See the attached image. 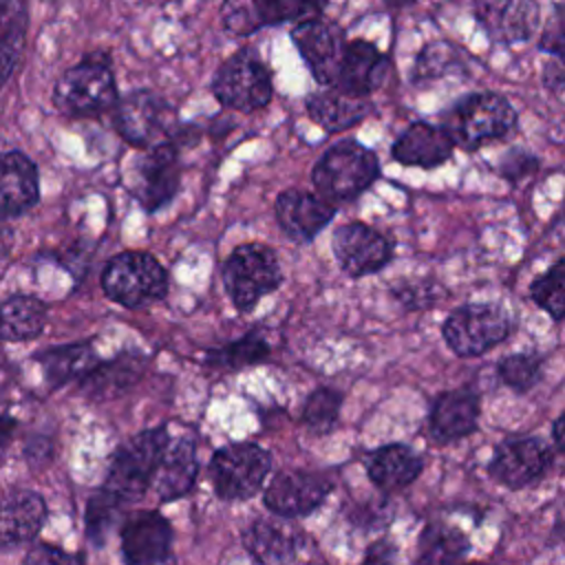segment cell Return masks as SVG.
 <instances>
[{"label":"cell","instance_id":"obj_1","mask_svg":"<svg viewBox=\"0 0 565 565\" xmlns=\"http://www.w3.org/2000/svg\"><path fill=\"white\" fill-rule=\"evenodd\" d=\"M441 128L461 150H477L516 128L514 106L499 93H470L441 115Z\"/></svg>","mask_w":565,"mask_h":565},{"label":"cell","instance_id":"obj_2","mask_svg":"<svg viewBox=\"0 0 565 565\" xmlns=\"http://www.w3.org/2000/svg\"><path fill=\"white\" fill-rule=\"evenodd\" d=\"M380 177V161L373 150L355 139H344L327 148L313 163L311 183L324 199L353 201Z\"/></svg>","mask_w":565,"mask_h":565},{"label":"cell","instance_id":"obj_3","mask_svg":"<svg viewBox=\"0 0 565 565\" xmlns=\"http://www.w3.org/2000/svg\"><path fill=\"white\" fill-rule=\"evenodd\" d=\"M55 106L68 117H97L115 106L117 86L104 55H86L64 71L53 88Z\"/></svg>","mask_w":565,"mask_h":565},{"label":"cell","instance_id":"obj_4","mask_svg":"<svg viewBox=\"0 0 565 565\" xmlns=\"http://www.w3.org/2000/svg\"><path fill=\"white\" fill-rule=\"evenodd\" d=\"M168 435L170 430L161 426L148 428L128 439L113 457L104 490L124 505L141 499L152 483Z\"/></svg>","mask_w":565,"mask_h":565},{"label":"cell","instance_id":"obj_5","mask_svg":"<svg viewBox=\"0 0 565 565\" xmlns=\"http://www.w3.org/2000/svg\"><path fill=\"white\" fill-rule=\"evenodd\" d=\"M102 287L117 305L139 309L166 296L168 274L148 252H121L106 263Z\"/></svg>","mask_w":565,"mask_h":565},{"label":"cell","instance_id":"obj_6","mask_svg":"<svg viewBox=\"0 0 565 565\" xmlns=\"http://www.w3.org/2000/svg\"><path fill=\"white\" fill-rule=\"evenodd\" d=\"M223 282L234 307L249 311L282 282L278 256L263 243L238 245L223 265Z\"/></svg>","mask_w":565,"mask_h":565},{"label":"cell","instance_id":"obj_7","mask_svg":"<svg viewBox=\"0 0 565 565\" xmlns=\"http://www.w3.org/2000/svg\"><path fill=\"white\" fill-rule=\"evenodd\" d=\"M512 331V320L503 307L492 302H468L450 311L441 333L459 358H477L501 344Z\"/></svg>","mask_w":565,"mask_h":565},{"label":"cell","instance_id":"obj_8","mask_svg":"<svg viewBox=\"0 0 565 565\" xmlns=\"http://www.w3.org/2000/svg\"><path fill=\"white\" fill-rule=\"evenodd\" d=\"M271 470V455L254 441H236L218 448L210 461L214 492L225 501L252 499Z\"/></svg>","mask_w":565,"mask_h":565},{"label":"cell","instance_id":"obj_9","mask_svg":"<svg viewBox=\"0 0 565 565\" xmlns=\"http://www.w3.org/2000/svg\"><path fill=\"white\" fill-rule=\"evenodd\" d=\"M212 93L227 108L254 113L269 104L271 77L254 51L241 49L218 66L212 79Z\"/></svg>","mask_w":565,"mask_h":565},{"label":"cell","instance_id":"obj_10","mask_svg":"<svg viewBox=\"0 0 565 565\" xmlns=\"http://www.w3.org/2000/svg\"><path fill=\"white\" fill-rule=\"evenodd\" d=\"M119 135L141 148L166 143L174 128V110L152 90H135L126 95L115 115Z\"/></svg>","mask_w":565,"mask_h":565},{"label":"cell","instance_id":"obj_11","mask_svg":"<svg viewBox=\"0 0 565 565\" xmlns=\"http://www.w3.org/2000/svg\"><path fill=\"white\" fill-rule=\"evenodd\" d=\"M331 247L340 269L351 278L375 274L393 258V243L362 221L340 225L331 236Z\"/></svg>","mask_w":565,"mask_h":565},{"label":"cell","instance_id":"obj_12","mask_svg":"<svg viewBox=\"0 0 565 565\" xmlns=\"http://www.w3.org/2000/svg\"><path fill=\"white\" fill-rule=\"evenodd\" d=\"M552 466V450L536 437H508L503 439L490 461L488 475L499 486L521 490L539 481Z\"/></svg>","mask_w":565,"mask_h":565},{"label":"cell","instance_id":"obj_13","mask_svg":"<svg viewBox=\"0 0 565 565\" xmlns=\"http://www.w3.org/2000/svg\"><path fill=\"white\" fill-rule=\"evenodd\" d=\"M291 40L307 62L313 79L320 86H335L347 49L342 29L320 18H311L294 26Z\"/></svg>","mask_w":565,"mask_h":565},{"label":"cell","instance_id":"obj_14","mask_svg":"<svg viewBox=\"0 0 565 565\" xmlns=\"http://www.w3.org/2000/svg\"><path fill=\"white\" fill-rule=\"evenodd\" d=\"M331 481L311 470H285L278 472L263 494V503L269 512L296 519L318 510L331 492Z\"/></svg>","mask_w":565,"mask_h":565},{"label":"cell","instance_id":"obj_15","mask_svg":"<svg viewBox=\"0 0 565 565\" xmlns=\"http://www.w3.org/2000/svg\"><path fill=\"white\" fill-rule=\"evenodd\" d=\"M276 221L296 243L313 241L335 216V203L300 188L282 190L276 199Z\"/></svg>","mask_w":565,"mask_h":565},{"label":"cell","instance_id":"obj_16","mask_svg":"<svg viewBox=\"0 0 565 565\" xmlns=\"http://www.w3.org/2000/svg\"><path fill=\"white\" fill-rule=\"evenodd\" d=\"M481 413L479 393L470 386L439 393L428 411V433L437 444L463 439L477 430Z\"/></svg>","mask_w":565,"mask_h":565},{"label":"cell","instance_id":"obj_17","mask_svg":"<svg viewBox=\"0 0 565 565\" xmlns=\"http://www.w3.org/2000/svg\"><path fill=\"white\" fill-rule=\"evenodd\" d=\"M472 11L490 38L505 44L530 40L541 22L536 0H472Z\"/></svg>","mask_w":565,"mask_h":565},{"label":"cell","instance_id":"obj_18","mask_svg":"<svg viewBox=\"0 0 565 565\" xmlns=\"http://www.w3.org/2000/svg\"><path fill=\"white\" fill-rule=\"evenodd\" d=\"M121 552L132 565L163 563L172 556V527L159 512H141L121 527Z\"/></svg>","mask_w":565,"mask_h":565},{"label":"cell","instance_id":"obj_19","mask_svg":"<svg viewBox=\"0 0 565 565\" xmlns=\"http://www.w3.org/2000/svg\"><path fill=\"white\" fill-rule=\"evenodd\" d=\"M179 188V154L177 148L166 141L152 146L137 170V199L148 212L163 207Z\"/></svg>","mask_w":565,"mask_h":565},{"label":"cell","instance_id":"obj_20","mask_svg":"<svg viewBox=\"0 0 565 565\" xmlns=\"http://www.w3.org/2000/svg\"><path fill=\"white\" fill-rule=\"evenodd\" d=\"M196 446L190 435L172 437L168 435V441L163 446L161 459L157 463L154 477L150 488L161 501H172L190 492L196 479Z\"/></svg>","mask_w":565,"mask_h":565},{"label":"cell","instance_id":"obj_21","mask_svg":"<svg viewBox=\"0 0 565 565\" xmlns=\"http://www.w3.org/2000/svg\"><path fill=\"white\" fill-rule=\"evenodd\" d=\"M46 521V505L31 490H11L0 494V550L29 543Z\"/></svg>","mask_w":565,"mask_h":565},{"label":"cell","instance_id":"obj_22","mask_svg":"<svg viewBox=\"0 0 565 565\" xmlns=\"http://www.w3.org/2000/svg\"><path fill=\"white\" fill-rule=\"evenodd\" d=\"M364 468L371 483L382 494H393L422 475L424 459L406 444H386L366 455Z\"/></svg>","mask_w":565,"mask_h":565},{"label":"cell","instance_id":"obj_23","mask_svg":"<svg viewBox=\"0 0 565 565\" xmlns=\"http://www.w3.org/2000/svg\"><path fill=\"white\" fill-rule=\"evenodd\" d=\"M452 150L455 143L441 126L415 121L395 139L391 157L402 166L437 168L450 159Z\"/></svg>","mask_w":565,"mask_h":565},{"label":"cell","instance_id":"obj_24","mask_svg":"<svg viewBox=\"0 0 565 565\" xmlns=\"http://www.w3.org/2000/svg\"><path fill=\"white\" fill-rule=\"evenodd\" d=\"M241 541L245 552L256 563L278 565V563H291L298 558L305 536L278 521L256 519L243 530Z\"/></svg>","mask_w":565,"mask_h":565},{"label":"cell","instance_id":"obj_25","mask_svg":"<svg viewBox=\"0 0 565 565\" xmlns=\"http://www.w3.org/2000/svg\"><path fill=\"white\" fill-rule=\"evenodd\" d=\"M40 183L33 161L13 150L0 154V214L18 216L31 210L38 201Z\"/></svg>","mask_w":565,"mask_h":565},{"label":"cell","instance_id":"obj_26","mask_svg":"<svg viewBox=\"0 0 565 565\" xmlns=\"http://www.w3.org/2000/svg\"><path fill=\"white\" fill-rule=\"evenodd\" d=\"M386 71L388 62L384 53H380L371 42L353 40L344 49L335 86L351 95L366 97L375 88H380V84L386 77Z\"/></svg>","mask_w":565,"mask_h":565},{"label":"cell","instance_id":"obj_27","mask_svg":"<svg viewBox=\"0 0 565 565\" xmlns=\"http://www.w3.org/2000/svg\"><path fill=\"white\" fill-rule=\"evenodd\" d=\"M371 110L366 97L351 95L338 86H324L307 97V115L327 132H340L362 121Z\"/></svg>","mask_w":565,"mask_h":565},{"label":"cell","instance_id":"obj_28","mask_svg":"<svg viewBox=\"0 0 565 565\" xmlns=\"http://www.w3.org/2000/svg\"><path fill=\"white\" fill-rule=\"evenodd\" d=\"M470 539L455 525L444 521H430L419 532L417 541V563H459L470 554Z\"/></svg>","mask_w":565,"mask_h":565},{"label":"cell","instance_id":"obj_29","mask_svg":"<svg viewBox=\"0 0 565 565\" xmlns=\"http://www.w3.org/2000/svg\"><path fill=\"white\" fill-rule=\"evenodd\" d=\"M29 29L26 0H0V86L15 71Z\"/></svg>","mask_w":565,"mask_h":565},{"label":"cell","instance_id":"obj_30","mask_svg":"<svg viewBox=\"0 0 565 565\" xmlns=\"http://www.w3.org/2000/svg\"><path fill=\"white\" fill-rule=\"evenodd\" d=\"M46 324V305L33 296H13L0 305V338L7 342L31 340Z\"/></svg>","mask_w":565,"mask_h":565},{"label":"cell","instance_id":"obj_31","mask_svg":"<svg viewBox=\"0 0 565 565\" xmlns=\"http://www.w3.org/2000/svg\"><path fill=\"white\" fill-rule=\"evenodd\" d=\"M143 362L137 355H119L106 364H95L84 375V388L88 395L99 399H110L124 393L141 375Z\"/></svg>","mask_w":565,"mask_h":565},{"label":"cell","instance_id":"obj_32","mask_svg":"<svg viewBox=\"0 0 565 565\" xmlns=\"http://www.w3.org/2000/svg\"><path fill=\"white\" fill-rule=\"evenodd\" d=\"M38 362L42 364L49 384L62 386L75 377H84L97 364V358L90 344H64L44 351Z\"/></svg>","mask_w":565,"mask_h":565},{"label":"cell","instance_id":"obj_33","mask_svg":"<svg viewBox=\"0 0 565 565\" xmlns=\"http://www.w3.org/2000/svg\"><path fill=\"white\" fill-rule=\"evenodd\" d=\"M269 353H271L269 342L258 331H249L243 338H238V340H234L225 347L207 351L205 362L214 369L241 371L245 366H254V364L265 362L269 358Z\"/></svg>","mask_w":565,"mask_h":565},{"label":"cell","instance_id":"obj_34","mask_svg":"<svg viewBox=\"0 0 565 565\" xmlns=\"http://www.w3.org/2000/svg\"><path fill=\"white\" fill-rule=\"evenodd\" d=\"M344 395L331 386L313 388L302 406L300 419L313 435H327L338 426Z\"/></svg>","mask_w":565,"mask_h":565},{"label":"cell","instance_id":"obj_35","mask_svg":"<svg viewBox=\"0 0 565 565\" xmlns=\"http://www.w3.org/2000/svg\"><path fill=\"white\" fill-rule=\"evenodd\" d=\"M499 380L516 393H527L534 388L543 375V360L539 353L521 351L510 353L497 362Z\"/></svg>","mask_w":565,"mask_h":565},{"label":"cell","instance_id":"obj_36","mask_svg":"<svg viewBox=\"0 0 565 565\" xmlns=\"http://www.w3.org/2000/svg\"><path fill=\"white\" fill-rule=\"evenodd\" d=\"M530 296L554 320H565V258H558L532 282Z\"/></svg>","mask_w":565,"mask_h":565},{"label":"cell","instance_id":"obj_37","mask_svg":"<svg viewBox=\"0 0 565 565\" xmlns=\"http://www.w3.org/2000/svg\"><path fill=\"white\" fill-rule=\"evenodd\" d=\"M263 24H282V22H305L320 18L327 0H256Z\"/></svg>","mask_w":565,"mask_h":565},{"label":"cell","instance_id":"obj_38","mask_svg":"<svg viewBox=\"0 0 565 565\" xmlns=\"http://www.w3.org/2000/svg\"><path fill=\"white\" fill-rule=\"evenodd\" d=\"M457 66H461V60L452 44H446V42L428 44L419 53V57L413 66V84H426L430 79L444 77V75L452 73Z\"/></svg>","mask_w":565,"mask_h":565},{"label":"cell","instance_id":"obj_39","mask_svg":"<svg viewBox=\"0 0 565 565\" xmlns=\"http://www.w3.org/2000/svg\"><path fill=\"white\" fill-rule=\"evenodd\" d=\"M121 505L124 503H119L104 488L88 501V505H86V536L95 545H102L108 539L110 530L115 527V523L119 519V508Z\"/></svg>","mask_w":565,"mask_h":565},{"label":"cell","instance_id":"obj_40","mask_svg":"<svg viewBox=\"0 0 565 565\" xmlns=\"http://www.w3.org/2000/svg\"><path fill=\"white\" fill-rule=\"evenodd\" d=\"M221 20L234 35H249L265 26L256 0H223Z\"/></svg>","mask_w":565,"mask_h":565},{"label":"cell","instance_id":"obj_41","mask_svg":"<svg viewBox=\"0 0 565 565\" xmlns=\"http://www.w3.org/2000/svg\"><path fill=\"white\" fill-rule=\"evenodd\" d=\"M539 49L550 55L565 53V4H561L552 13L547 26L543 29V33L539 38Z\"/></svg>","mask_w":565,"mask_h":565},{"label":"cell","instance_id":"obj_42","mask_svg":"<svg viewBox=\"0 0 565 565\" xmlns=\"http://www.w3.org/2000/svg\"><path fill=\"white\" fill-rule=\"evenodd\" d=\"M539 168V159L525 150H512L503 157L499 170L508 181H521L523 177L532 174Z\"/></svg>","mask_w":565,"mask_h":565},{"label":"cell","instance_id":"obj_43","mask_svg":"<svg viewBox=\"0 0 565 565\" xmlns=\"http://www.w3.org/2000/svg\"><path fill=\"white\" fill-rule=\"evenodd\" d=\"M349 516L353 523L362 527H377V525H386L393 519V512H391V505L384 499H380L377 503L358 505Z\"/></svg>","mask_w":565,"mask_h":565},{"label":"cell","instance_id":"obj_44","mask_svg":"<svg viewBox=\"0 0 565 565\" xmlns=\"http://www.w3.org/2000/svg\"><path fill=\"white\" fill-rule=\"evenodd\" d=\"M543 84L552 93L565 90V53L552 55L543 66Z\"/></svg>","mask_w":565,"mask_h":565},{"label":"cell","instance_id":"obj_45","mask_svg":"<svg viewBox=\"0 0 565 565\" xmlns=\"http://www.w3.org/2000/svg\"><path fill=\"white\" fill-rule=\"evenodd\" d=\"M77 561L82 558L51 545H38L24 556V563H77Z\"/></svg>","mask_w":565,"mask_h":565},{"label":"cell","instance_id":"obj_46","mask_svg":"<svg viewBox=\"0 0 565 565\" xmlns=\"http://www.w3.org/2000/svg\"><path fill=\"white\" fill-rule=\"evenodd\" d=\"M397 558V545L388 539L373 541L364 552V563H393Z\"/></svg>","mask_w":565,"mask_h":565},{"label":"cell","instance_id":"obj_47","mask_svg":"<svg viewBox=\"0 0 565 565\" xmlns=\"http://www.w3.org/2000/svg\"><path fill=\"white\" fill-rule=\"evenodd\" d=\"M53 455V446L49 439L44 437H33L29 444H26V457H29V463L31 466H42L51 459Z\"/></svg>","mask_w":565,"mask_h":565},{"label":"cell","instance_id":"obj_48","mask_svg":"<svg viewBox=\"0 0 565 565\" xmlns=\"http://www.w3.org/2000/svg\"><path fill=\"white\" fill-rule=\"evenodd\" d=\"M15 428H18V422L9 415H0V459L4 457L13 435H15Z\"/></svg>","mask_w":565,"mask_h":565},{"label":"cell","instance_id":"obj_49","mask_svg":"<svg viewBox=\"0 0 565 565\" xmlns=\"http://www.w3.org/2000/svg\"><path fill=\"white\" fill-rule=\"evenodd\" d=\"M552 437H554V444L565 450V413H561L554 424H552Z\"/></svg>","mask_w":565,"mask_h":565},{"label":"cell","instance_id":"obj_50","mask_svg":"<svg viewBox=\"0 0 565 565\" xmlns=\"http://www.w3.org/2000/svg\"><path fill=\"white\" fill-rule=\"evenodd\" d=\"M7 238H9L7 227L0 223V252H2V249H7Z\"/></svg>","mask_w":565,"mask_h":565},{"label":"cell","instance_id":"obj_51","mask_svg":"<svg viewBox=\"0 0 565 565\" xmlns=\"http://www.w3.org/2000/svg\"><path fill=\"white\" fill-rule=\"evenodd\" d=\"M388 4H395V7H404V4H413L415 0H386Z\"/></svg>","mask_w":565,"mask_h":565}]
</instances>
